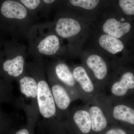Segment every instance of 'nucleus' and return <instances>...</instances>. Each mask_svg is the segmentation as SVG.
I'll use <instances>...</instances> for the list:
<instances>
[{
  "label": "nucleus",
  "instance_id": "obj_1",
  "mask_svg": "<svg viewBox=\"0 0 134 134\" xmlns=\"http://www.w3.org/2000/svg\"><path fill=\"white\" fill-rule=\"evenodd\" d=\"M108 103V96L102 92L91 103L86 104L91 119V134L102 133L111 125Z\"/></svg>",
  "mask_w": 134,
  "mask_h": 134
},
{
  "label": "nucleus",
  "instance_id": "obj_2",
  "mask_svg": "<svg viewBox=\"0 0 134 134\" xmlns=\"http://www.w3.org/2000/svg\"><path fill=\"white\" fill-rule=\"evenodd\" d=\"M63 124L68 134H91V119L86 104L68 114Z\"/></svg>",
  "mask_w": 134,
  "mask_h": 134
},
{
  "label": "nucleus",
  "instance_id": "obj_3",
  "mask_svg": "<svg viewBox=\"0 0 134 134\" xmlns=\"http://www.w3.org/2000/svg\"><path fill=\"white\" fill-rule=\"evenodd\" d=\"M78 86L80 99L90 103L102 93L93 81L85 68L81 66L75 67L72 71Z\"/></svg>",
  "mask_w": 134,
  "mask_h": 134
},
{
  "label": "nucleus",
  "instance_id": "obj_4",
  "mask_svg": "<svg viewBox=\"0 0 134 134\" xmlns=\"http://www.w3.org/2000/svg\"><path fill=\"white\" fill-rule=\"evenodd\" d=\"M85 63L91 72L92 79L100 91L104 93L110 79L107 63L100 55L93 54L86 58Z\"/></svg>",
  "mask_w": 134,
  "mask_h": 134
},
{
  "label": "nucleus",
  "instance_id": "obj_5",
  "mask_svg": "<svg viewBox=\"0 0 134 134\" xmlns=\"http://www.w3.org/2000/svg\"><path fill=\"white\" fill-rule=\"evenodd\" d=\"M108 106L111 125L125 124L134 126L133 107L123 102L122 99L114 100L109 97Z\"/></svg>",
  "mask_w": 134,
  "mask_h": 134
},
{
  "label": "nucleus",
  "instance_id": "obj_6",
  "mask_svg": "<svg viewBox=\"0 0 134 134\" xmlns=\"http://www.w3.org/2000/svg\"><path fill=\"white\" fill-rule=\"evenodd\" d=\"M134 90V74L127 72L122 74L119 78L111 77L104 93L107 91L108 93L106 95L110 98L119 100L123 99L124 97Z\"/></svg>",
  "mask_w": 134,
  "mask_h": 134
},
{
  "label": "nucleus",
  "instance_id": "obj_7",
  "mask_svg": "<svg viewBox=\"0 0 134 134\" xmlns=\"http://www.w3.org/2000/svg\"><path fill=\"white\" fill-rule=\"evenodd\" d=\"M37 99L40 112L46 119L53 118L55 115L56 106L52 90L46 81L41 80L38 83Z\"/></svg>",
  "mask_w": 134,
  "mask_h": 134
},
{
  "label": "nucleus",
  "instance_id": "obj_8",
  "mask_svg": "<svg viewBox=\"0 0 134 134\" xmlns=\"http://www.w3.org/2000/svg\"><path fill=\"white\" fill-rule=\"evenodd\" d=\"M56 76L62 86L66 89L72 100L80 99L79 89L72 72L65 63H59L55 68Z\"/></svg>",
  "mask_w": 134,
  "mask_h": 134
},
{
  "label": "nucleus",
  "instance_id": "obj_9",
  "mask_svg": "<svg viewBox=\"0 0 134 134\" xmlns=\"http://www.w3.org/2000/svg\"><path fill=\"white\" fill-rule=\"evenodd\" d=\"M81 30L78 21L69 18H60L56 23L55 31L58 35L63 38L71 37L77 35Z\"/></svg>",
  "mask_w": 134,
  "mask_h": 134
},
{
  "label": "nucleus",
  "instance_id": "obj_10",
  "mask_svg": "<svg viewBox=\"0 0 134 134\" xmlns=\"http://www.w3.org/2000/svg\"><path fill=\"white\" fill-rule=\"evenodd\" d=\"M1 10L3 15L9 19L22 20L26 17L28 14L27 10L23 5L13 0L4 2Z\"/></svg>",
  "mask_w": 134,
  "mask_h": 134
},
{
  "label": "nucleus",
  "instance_id": "obj_11",
  "mask_svg": "<svg viewBox=\"0 0 134 134\" xmlns=\"http://www.w3.org/2000/svg\"><path fill=\"white\" fill-rule=\"evenodd\" d=\"M131 25L127 23H121L114 18L107 19L103 25V31L109 36L119 38L128 33Z\"/></svg>",
  "mask_w": 134,
  "mask_h": 134
},
{
  "label": "nucleus",
  "instance_id": "obj_12",
  "mask_svg": "<svg viewBox=\"0 0 134 134\" xmlns=\"http://www.w3.org/2000/svg\"><path fill=\"white\" fill-rule=\"evenodd\" d=\"M51 90L56 107L61 111H67L72 99L66 89L60 84L55 83Z\"/></svg>",
  "mask_w": 134,
  "mask_h": 134
},
{
  "label": "nucleus",
  "instance_id": "obj_13",
  "mask_svg": "<svg viewBox=\"0 0 134 134\" xmlns=\"http://www.w3.org/2000/svg\"><path fill=\"white\" fill-rule=\"evenodd\" d=\"M59 40L55 35H48L38 43L39 52L44 55H52L55 54L60 48Z\"/></svg>",
  "mask_w": 134,
  "mask_h": 134
},
{
  "label": "nucleus",
  "instance_id": "obj_14",
  "mask_svg": "<svg viewBox=\"0 0 134 134\" xmlns=\"http://www.w3.org/2000/svg\"><path fill=\"white\" fill-rule=\"evenodd\" d=\"M24 59L23 56L18 55L12 59L5 60L2 65L3 70L8 75L18 77L23 73L24 69Z\"/></svg>",
  "mask_w": 134,
  "mask_h": 134
},
{
  "label": "nucleus",
  "instance_id": "obj_15",
  "mask_svg": "<svg viewBox=\"0 0 134 134\" xmlns=\"http://www.w3.org/2000/svg\"><path fill=\"white\" fill-rule=\"evenodd\" d=\"M99 43L102 48L113 54L121 52L124 48L122 41L107 34L100 36L99 39Z\"/></svg>",
  "mask_w": 134,
  "mask_h": 134
},
{
  "label": "nucleus",
  "instance_id": "obj_16",
  "mask_svg": "<svg viewBox=\"0 0 134 134\" xmlns=\"http://www.w3.org/2000/svg\"><path fill=\"white\" fill-rule=\"evenodd\" d=\"M20 90L27 98H37L38 85L36 80L30 76H24L19 81Z\"/></svg>",
  "mask_w": 134,
  "mask_h": 134
},
{
  "label": "nucleus",
  "instance_id": "obj_17",
  "mask_svg": "<svg viewBox=\"0 0 134 134\" xmlns=\"http://www.w3.org/2000/svg\"><path fill=\"white\" fill-rule=\"evenodd\" d=\"M75 7H79L88 10L94 9L99 3V0H69Z\"/></svg>",
  "mask_w": 134,
  "mask_h": 134
},
{
  "label": "nucleus",
  "instance_id": "obj_18",
  "mask_svg": "<svg viewBox=\"0 0 134 134\" xmlns=\"http://www.w3.org/2000/svg\"><path fill=\"white\" fill-rule=\"evenodd\" d=\"M119 5L125 14L134 15V0H119Z\"/></svg>",
  "mask_w": 134,
  "mask_h": 134
},
{
  "label": "nucleus",
  "instance_id": "obj_19",
  "mask_svg": "<svg viewBox=\"0 0 134 134\" xmlns=\"http://www.w3.org/2000/svg\"><path fill=\"white\" fill-rule=\"evenodd\" d=\"M27 8L31 10L36 9L40 4V0H20Z\"/></svg>",
  "mask_w": 134,
  "mask_h": 134
},
{
  "label": "nucleus",
  "instance_id": "obj_20",
  "mask_svg": "<svg viewBox=\"0 0 134 134\" xmlns=\"http://www.w3.org/2000/svg\"><path fill=\"white\" fill-rule=\"evenodd\" d=\"M15 134H31L29 130L26 128H23L19 130Z\"/></svg>",
  "mask_w": 134,
  "mask_h": 134
},
{
  "label": "nucleus",
  "instance_id": "obj_21",
  "mask_svg": "<svg viewBox=\"0 0 134 134\" xmlns=\"http://www.w3.org/2000/svg\"><path fill=\"white\" fill-rule=\"evenodd\" d=\"M43 1L47 4H50L54 2L55 0H43Z\"/></svg>",
  "mask_w": 134,
  "mask_h": 134
},
{
  "label": "nucleus",
  "instance_id": "obj_22",
  "mask_svg": "<svg viewBox=\"0 0 134 134\" xmlns=\"http://www.w3.org/2000/svg\"><path fill=\"white\" fill-rule=\"evenodd\" d=\"M1 89H0V94H1ZM0 96H1V95H0Z\"/></svg>",
  "mask_w": 134,
  "mask_h": 134
}]
</instances>
